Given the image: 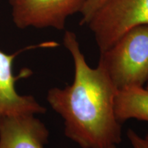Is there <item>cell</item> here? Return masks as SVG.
<instances>
[{
  "label": "cell",
  "mask_w": 148,
  "mask_h": 148,
  "mask_svg": "<svg viewBox=\"0 0 148 148\" xmlns=\"http://www.w3.org/2000/svg\"><path fill=\"white\" fill-rule=\"evenodd\" d=\"M107 0H86L81 10L80 25H86L92 15L102 6Z\"/></svg>",
  "instance_id": "cell-8"
},
{
  "label": "cell",
  "mask_w": 148,
  "mask_h": 148,
  "mask_svg": "<svg viewBox=\"0 0 148 148\" xmlns=\"http://www.w3.org/2000/svg\"><path fill=\"white\" fill-rule=\"evenodd\" d=\"M58 45L54 41H47L29 45L12 54L0 50V120L7 116L25 114H38L46 112V108L40 105L32 95H21L16 92L15 83L21 77H28L32 72L24 69L18 75H14L12 64L14 58L23 51L36 48H52Z\"/></svg>",
  "instance_id": "cell-5"
},
{
  "label": "cell",
  "mask_w": 148,
  "mask_h": 148,
  "mask_svg": "<svg viewBox=\"0 0 148 148\" xmlns=\"http://www.w3.org/2000/svg\"><path fill=\"white\" fill-rule=\"evenodd\" d=\"M114 110L121 123L131 119L148 122V90L144 86H132L118 90Z\"/></svg>",
  "instance_id": "cell-7"
},
{
  "label": "cell",
  "mask_w": 148,
  "mask_h": 148,
  "mask_svg": "<svg viewBox=\"0 0 148 148\" xmlns=\"http://www.w3.org/2000/svg\"><path fill=\"white\" fill-rule=\"evenodd\" d=\"M86 0H8L18 29H64L70 16L80 13Z\"/></svg>",
  "instance_id": "cell-4"
},
{
  "label": "cell",
  "mask_w": 148,
  "mask_h": 148,
  "mask_svg": "<svg viewBox=\"0 0 148 148\" xmlns=\"http://www.w3.org/2000/svg\"><path fill=\"white\" fill-rule=\"evenodd\" d=\"M116 90L148 82V25L130 29L106 50L99 63Z\"/></svg>",
  "instance_id": "cell-2"
},
{
  "label": "cell",
  "mask_w": 148,
  "mask_h": 148,
  "mask_svg": "<svg viewBox=\"0 0 148 148\" xmlns=\"http://www.w3.org/2000/svg\"><path fill=\"white\" fill-rule=\"evenodd\" d=\"M142 25H148V0H107L86 24L100 52Z\"/></svg>",
  "instance_id": "cell-3"
},
{
  "label": "cell",
  "mask_w": 148,
  "mask_h": 148,
  "mask_svg": "<svg viewBox=\"0 0 148 148\" xmlns=\"http://www.w3.org/2000/svg\"><path fill=\"white\" fill-rule=\"evenodd\" d=\"M63 44L73 61V81L49 89L47 100L63 119L64 135L81 148L117 145L122 140L114 110L117 90L99 64L88 65L75 33L66 31Z\"/></svg>",
  "instance_id": "cell-1"
},
{
  "label": "cell",
  "mask_w": 148,
  "mask_h": 148,
  "mask_svg": "<svg viewBox=\"0 0 148 148\" xmlns=\"http://www.w3.org/2000/svg\"><path fill=\"white\" fill-rule=\"evenodd\" d=\"M49 132L34 114L0 120V148H45Z\"/></svg>",
  "instance_id": "cell-6"
},
{
  "label": "cell",
  "mask_w": 148,
  "mask_h": 148,
  "mask_svg": "<svg viewBox=\"0 0 148 148\" xmlns=\"http://www.w3.org/2000/svg\"><path fill=\"white\" fill-rule=\"evenodd\" d=\"M145 88H147V89L148 90V82L147 83V85H146V87H145Z\"/></svg>",
  "instance_id": "cell-11"
},
{
  "label": "cell",
  "mask_w": 148,
  "mask_h": 148,
  "mask_svg": "<svg viewBox=\"0 0 148 148\" xmlns=\"http://www.w3.org/2000/svg\"><path fill=\"white\" fill-rule=\"evenodd\" d=\"M126 135L132 148H148V132L145 136H141L134 130L129 129Z\"/></svg>",
  "instance_id": "cell-9"
},
{
  "label": "cell",
  "mask_w": 148,
  "mask_h": 148,
  "mask_svg": "<svg viewBox=\"0 0 148 148\" xmlns=\"http://www.w3.org/2000/svg\"><path fill=\"white\" fill-rule=\"evenodd\" d=\"M106 148H116V145H112V146H110V147H108Z\"/></svg>",
  "instance_id": "cell-10"
}]
</instances>
